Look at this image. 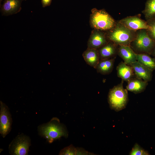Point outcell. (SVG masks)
I'll use <instances>...</instances> for the list:
<instances>
[{
  "instance_id": "1",
  "label": "cell",
  "mask_w": 155,
  "mask_h": 155,
  "mask_svg": "<svg viewBox=\"0 0 155 155\" xmlns=\"http://www.w3.org/2000/svg\"><path fill=\"white\" fill-rule=\"evenodd\" d=\"M39 134L46 139L49 143L61 138L67 137L68 133L65 126L61 123L57 117H53L50 121L39 125L38 127Z\"/></svg>"
},
{
  "instance_id": "2",
  "label": "cell",
  "mask_w": 155,
  "mask_h": 155,
  "mask_svg": "<svg viewBox=\"0 0 155 155\" xmlns=\"http://www.w3.org/2000/svg\"><path fill=\"white\" fill-rule=\"evenodd\" d=\"M136 31L129 29L118 22L113 28L106 32L108 41L117 46H130L135 38Z\"/></svg>"
},
{
  "instance_id": "3",
  "label": "cell",
  "mask_w": 155,
  "mask_h": 155,
  "mask_svg": "<svg viewBox=\"0 0 155 155\" xmlns=\"http://www.w3.org/2000/svg\"><path fill=\"white\" fill-rule=\"evenodd\" d=\"M89 23L93 29L106 32L113 28L116 22L105 9L98 10L96 8L91 11Z\"/></svg>"
},
{
  "instance_id": "4",
  "label": "cell",
  "mask_w": 155,
  "mask_h": 155,
  "mask_svg": "<svg viewBox=\"0 0 155 155\" xmlns=\"http://www.w3.org/2000/svg\"><path fill=\"white\" fill-rule=\"evenodd\" d=\"M123 81L109 90L108 102L110 108L119 111L125 108L128 102L127 90L123 87Z\"/></svg>"
},
{
  "instance_id": "5",
  "label": "cell",
  "mask_w": 155,
  "mask_h": 155,
  "mask_svg": "<svg viewBox=\"0 0 155 155\" xmlns=\"http://www.w3.org/2000/svg\"><path fill=\"white\" fill-rule=\"evenodd\" d=\"M131 45L140 53L149 54H151L155 46V41L149 36L147 30L141 29L136 31L135 38Z\"/></svg>"
},
{
  "instance_id": "6",
  "label": "cell",
  "mask_w": 155,
  "mask_h": 155,
  "mask_svg": "<svg viewBox=\"0 0 155 155\" xmlns=\"http://www.w3.org/2000/svg\"><path fill=\"white\" fill-rule=\"evenodd\" d=\"M31 145L29 137L22 133L17 135L9 144V153L13 155H28Z\"/></svg>"
},
{
  "instance_id": "7",
  "label": "cell",
  "mask_w": 155,
  "mask_h": 155,
  "mask_svg": "<svg viewBox=\"0 0 155 155\" xmlns=\"http://www.w3.org/2000/svg\"><path fill=\"white\" fill-rule=\"evenodd\" d=\"M12 121L8 107L0 101V133L5 137L10 131Z\"/></svg>"
},
{
  "instance_id": "8",
  "label": "cell",
  "mask_w": 155,
  "mask_h": 155,
  "mask_svg": "<svg viewBox=\"0 0 155 155\" xmlns=\"http://www.w3.org/2000/svg\"><path fill=\"white\" fill-rule=\"evenodd\" d=\"M108 42L106 32L93 29L88 41V48L98 49Z\"/></svg>"
},
{
  "instance_id": "9",
  "label": "cell",
  "mask_w": 155,
  "mask_h": 155,
  "mask_svg": "<svg viewBox=\"0 0 155 155\" xmlns=\"http://www.w3.org/2000/svg\"><path fill=\"white\" fill-rule=\"evenodd\" d=\"M119 22L129 29L135 31L141 29L147 30L149 28L147 22L137 16H128Z\"/></svg>"
},
{
  "instance_id": "10",
  "label": "cell",
  "mask_w": 155,
  "mask_h": 155,
  "mask_svg": "<svg viewBox=\"0 0 155 155\" xmlns=\"http://www.w3.org/2000/svg\"><path fill=\"white\" fill-rule=\"evenodd\" d=\"M22 0H4L1 8L2 15L5 16L12 15L21 11Z\"/></svg>"
},
{
  "instance_id": "11",
  "label": "cell",
  "mask_w": 155,
  "mask_h": 155,
  "mask_svg": "<svg viewBox=\"0 0 155 155\" xmlns=\"http://www.w3.org/2000/svg\"><path fill=\"white\" fill-rule=\"evenodd\" d=\"M117 53L126 64L130 65L136 61V54L131 48L130 46L119 45Z\"/></svg>"
},
{
  "instance_id": "12",
  "label": "cell",
  "mask_w": 155,
  "mask_h": 155,
  "mask_svg": "<svg viewBox=\"0 0 155 155\" xmlns=\"http://www.w3.org/2000/svg\"><path fill=\"white\" fill-rule=\"evenodd\" d=\"M130 65L133 68L135 76L148 82L151 80L152 76V71L137 61Z\"/></svg>"
},
{
  "instance_id": "13",
  "label": "cell",
  "mask_w": 155,
  "mask_h": 155,
  "mask_svg": "<svg viewBox=\"0 0 155 155\" xmlns=\"http://www.w3.org/2000/svg\"><path fill=\"white\" fill-rule=\"evenodd\" d=\"M148 82L134 76L127 82L126 89L135 94L141 93L146 89Z\"/></svg>"
},
{
  "instance_id": "14",
  "label": "cell",
  "mask_w": 155,
  "mask_h": 155,
  "mask_svg": "<svg viewBox=\"0 0 155 155\" xmlns=\"http://www.w3.org/2000/svg\"><path fill=\"white\" fill-rule=\"evenodd\" d=\"M116 70L117 76L123 81L128 82L135 76L132 67L122 61L118 65Z\"/></svg>"
},
{
  "instance_id": "15",
  "label": "cell",
  "mask_w": 155,
  "mask_h": 155,
  "mask_svg": "<svg viewBox=\"0 0 155 155\" xmlns=\"http://www.w3.org/2000/svg\"><path fill=\"white\" fill-rule=\"evenodd\" d=\"M117 45L110 41L98 49L100 60L108 59L114 57L117 53Z\"/></svg>"
},
{
  "instance_id": "16",
  "label": "cell",
  "mask_w": 155,
  "mask_h": 155,
  "mask_svg": "<svg viewBox=\"0 0 155 155\" xmlns=\"http://www.w3.org/2000/svg\"><path fill=\"white\" fill-rule=\"evenodd\" d=\"M82 56L88 64L96 69L100 60L98 49L87 48Z\"/></svg>"
},
{
  "instance_id": "17",
  "label": "cell",
  "mask_w": 155,
  "mask_h": 155,
  "mask_svg": "<svg viewBox=\"0 0 155 155\" xmlns=\"http://www.w3.org/2000/svg\"><path fill=\"white\" fill-rule=\"evenodd\" d=\"M115 57L100 60L96 69L98 73L103 75L110 73L113 69Z\"/></svg>"
},
{
  "instance_id": "18",
  "label": "cell",
  "mask_w": 155,
  "mask_h": 155,
  "mask_svg": "<svg viewBox=\"0 0 155 155\" xmlns=\"http://www.w3.org/2000/svg\"><path fill=\"white\" fill-rule=\"evenodd\" d=\"M136 59L140 63L152 71L155 69V59L152 58L148 54L146 53L137 54Z\"/></svg>"
},
{
  "instance_id": "19",
  "label": "cell",
  "mask_w": 155,
  "mask_h": 155,
  "mask_svg": "<svg viewBox=\"0 0 155 155\" xmlns=\"http://www.w3.org/2000/svg\"><path fill=\"white\" fill-rule=\"evenodd\" d=\"M147 20L155 18V0H147L142 11Z\"/></svg>"
},
{
  "instance_id": "20",
  "label": "cell",
  "mask_w": 155,
  "mask_h": 155,
  "mask_svg": "<svg viewBox=\"0 0 155 155\" xmlns=\"http://www.w3.org/2000/svg\"><path fill=\"white\" fill-rule=\"evenodd\" d=\"M149 28L147 30L150 37L155 41V18L147 21Z\"/></svg>"
},
{
  "instance_id": "21",
  "label": "cell",
  "mask_w": 155,
  "mask_h": 155,
  "mask_svg": "<svg viewBox=\"0 0 155 155\" xmlns=\"http://www.w3.org/2000/svg\"><path fill=\"white\" fill-rule=\"evenodd\" d=\"M131 155H148V152L141 147L137 144H135L130 151Z\"/></svg>"
},
{
  "instance_id": "22",
  "label": "cell",
  "mask_w": 155,
  "mask_h": 155,
  "mask_svg": "<svg viewBox=\"0 0 155 155\" xmlns=\"http://www.w3.org/2000/svg\"><path fill=\"white\" fill-rule=\"evenodd\" d=\"M77 148H75L72 145L64 148L60 152L59 154L61 155H76Z\"/></svg>"
},
{
  "instance_id": "23",
  "label": "cell",
  "mask_w": 155,
  "mask_h": 155,
  "mask_svg": "<svg viewBox=\"0 0 155 155\" xmlns=\"http://www.w3.org/2000/svg\"><path fill=\"white\" fill-rule=\"evenodd\" d=\"M77 152L76 155H88L91 154L90 153L86 151L82 148H77Z\"/></svg>"
},
{
  "instance_id": "24",
  "label": "cell",
  "mask_w": 155,
  "mask_h": 155,
  "mask_svg": "<svg viewBox=\"0 0 155 155\" xmlns=\"http://www.w3.org/2000/svg\"><path fill=\"white\" fill-rule=\"evenodd\" d=\"M52 0H41L42 7H45L49 6L51 3Z\"/></svg>"
},
{
  "instance_id": "25",
  "label": "cell",
  "mask_w": 155,
  "mask_h": 155,
  "mask_svg": "<svg viewBox=\"0 0 155 155\" xmlns=\"http://www.w3.org/2000/svg\"><path fill=\"white\" fill-rule=\"evenodd\" d=\"M151 54L155 56V46L153 49Z\"/></svg>"
},
{
  "instance_id": "26",
  "label": "cell",
  "mask_w": 155,
  "mask_h": 155,
  "mask_svg": "<svg viewBox=\"0 0 155 155\" xmlns=\"http://www.w3.org/2000/svg\"><path fill=\"white\" fill-rule=\"evenodd\" d=\"M3 0H0V3H1V2Z\"/></svg>"
},
{
  "instance_id": "27",
  "label": "cell",
  "mask_w": 155,
  "mask_h": 155,
  "mask_svg": "<svg viewBox=\"0 0 155 155\" xmlns=\"http://www.w3.org/2000/svg\"><path fill=\"white\" fill-rule=\"evenodd\" d=\"M22 0L23 1V0Z\"/></svg>"
}]
</instances>
